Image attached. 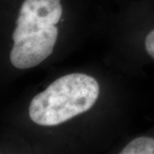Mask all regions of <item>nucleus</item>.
<instances>
[{
    "label": "nucleus",
    "mask_w": 154,
    "mask_h": 154,
    "mask_svg": "<svg viewBox=\"0 0 154 154\" xmlns=\"http://www.w3.org/2000/svg\"><path fill=\"white\" fill-rule=\"evenodd\" d=\"M65 0H20L10 52L12 66H38L52 54L58 38L57 25L63 16Z\"/></svg>",
    "instance_id": "obj_1"
},
{
    "label": "nucleus",
    "mask_w": 154,
    "mask_h": 154,
    "mask_svg": "<svg viewBox=\"0 0 154 154\" xmlns=\"http://www.w3.org/2000/svg\"><path fill=\"white\" fill-rule=\"evenodd\" d=\"M100 94L99 82L84 73L57 78L30 101L31 121L42 127H54L91 110Z\"/></svg>",
    "instance_id": "obj_2"
},
{
    "label": "nucleus",
    "mask_w": 154,
    "mask_h": 154,
    "mask_svg": "<svg viewBox=\"0 0 154 154\" xmlns=\"http://www.w3.org/2000/svg\"><path fill=\"white\" fill-rule=\"evenodd\" d=\"M122 154H154V137L143 135L134 138L122 149Z\"/></svg>",
    "instance_id": "obj_3"
},
{
    "label": "nucleus",
    "mask_w": 154,
    "mask_h": 154,
    "mask_svg": "<svg viewBox=\"0 0 154 154\" xmlns=\"http://www.w3.org/2000/svg\"><path fill=\"white\" fill-rule=\"evenodd\" d=\"M143 7L148 12L152 21L144 35L143 49L149 58L154 61V0H145Z\"/></svg>",
    "instance_id": "obj_4"
}]
</instances>
